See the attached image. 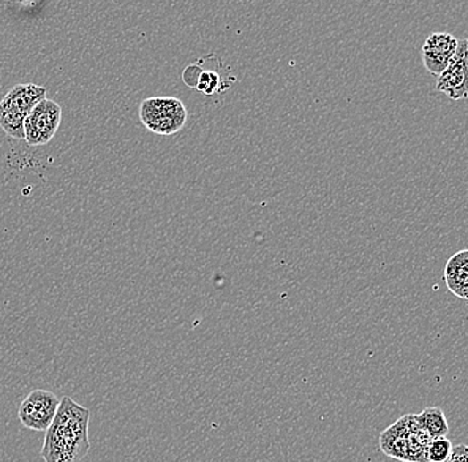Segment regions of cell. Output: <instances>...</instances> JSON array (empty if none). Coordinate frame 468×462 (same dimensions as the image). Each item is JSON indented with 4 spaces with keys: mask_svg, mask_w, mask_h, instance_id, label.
<instances>
[{
    "mask_svg": "<svg viewBox=\"0 0 468 462\" xmlns=\"http://www.w3.org/2000/svg\"><path fill=\"white\" fill-rule=\"evenodd\" d=\"M446 462H468L467 445H453V450H451L450 458H448V460Z\"/></svg>",
    "mask_w": 468,
    "mask_h": 462,
    "instance_id": "12",
    "label": "cell"
},
{
    "mask_svg": "<svg viewBox=\"0 0 468 462\" xmlns=\"http://www.w3.org/2000/svg\"><path fill=\"white\" fill-rule=\"evenodd\" d=\"M62 122V107L55 100L43 99L24 121V140L29 146H45L53 140Z\"/></svg>",
    "mask_w": 468,
    "mask_h": 462,
    "instance_id": "4",
    "label": "cell"
},
{
    "mask_svg": "<svg viewBox=\"0 0 468 462\" xmlns=\"http://www.w3.org/2000/svg\"><path fill=\"white\" fill-rule=\"evenodd\" d=\"M47 97V88L18 84L0 102V127L11 138L24 139V121L32 108Z\"/></svg>",
    "mask_w": 468,
    "mask_h": 462,
    "instance_id": "2",
    "label": "cell"
},
{
    "mask_svg": "<svg viewBox=\"0 0 468 462\" xmlns=\"http://www.w3.org/2000/svg\"><path fill=\"white\" fill-rule=\"evenodd\" d=\"M60 399L54 392L35 390L21 401L18 418L24 428L35 432H47L58 413Z\"/></svg>",
    "mask_w": 468,
    "mask_h": 462,
    "instance_id": "5",
    "label": "cell"
},
{
    "mask_svg": "<svg viewBox=\"0 0 468 462\" xmlns=\"http://www.w3.org/2000/svg\"><path fill=\"white\" fill-rule=\"evenodd\" d=\"M468 40H458L455 55L448 67L438 76L437 89L453 100L467 99Z\"/></svg>",
    "mask_w": 468,
    "mask_h": 462,
    "instance_id": "6",
    "label": "cell"
},
{
    "mask_svg": "<svg viewBox=\"0 0 468 462\" xmlns=\"http://www.w3.org/2000/svg\"><path fill=\"white\" fill-rule=\"evenodd\" d=\"M445 282L448 290L462 300L468 298V251L456 252L445 266Z\"/></svg>",
    "mask_w": 468,
    "mask_h": 462,
    "instance_id": "8",
    "label": "cell"
},
{
    "mask_svg": "<svg viewBox=\"0 0 468 462\" xmlns=\"http://www.w3.org/2000/svg\"><path fill=\"white\" fill-rule=\"evenodd\" d=\"M141 123L157 135H173L187 123L188 111L176 97H149L140 105Z\"/></svg>",
    "mask_w": 468,
    "mask_h": 462,
    "instance_id": "3",
    "label": "cell"
},
{
    "mask_svg": "<svg viewBox=\"0 0 468 462\" xmlns=\"http://www.w3.org/2000/svg\"><path fill=\"white\" fill-rule=\"evenodd\" d=\"M458 39L448 32H434L422 47L424 67L432 75L439 76L453 61Z\"/></svg>",
    "mask_w": 468,
    "mask_h": 462,
    "instance_id": "7",
    "label": "cell"
},
{
    "mask_svg": "<svg viewBox=\"0 0 468 462\" xmlns=\"http://www.w3.org/2000/svg\"><path fill=\"white\" fill-rule=\"evenodd\" d=\"M230 84H232V81L225 80L219 71L203 70V67H201L195 88L203 92L206 97H212V95L222 94V92L227 91L228 88H230Z\"/></svg>",
    "mask_w": 468,
    "mask_h": 462,
    "instance_id": "10",
    "label": "cell"
},
{
    "mask_svg": "<svg viewBox=\"0 0 468 462\" xmlns=\"http://www.w3.org/2000/svg\"><path fill=\"white\" fill-rule=\"evenodd\" d=\"M415 417L419 426L429 434L430 439L446 437L448 432H450L447 418H446L445 412L440 407H426L423 412L419 413Z\"/></svg>",
    "mask_w": 468,
    "mask_h": 462,
    "instance_id": "9",
    "label": "cell"
},
{
    "mask_svg": "<svg viewBox=\"0 0 468 462\" xmlns=\"http://www.w3.org/2000/svg\"><path fill=\"white\" fill-rule=\"evenodd\" d=\"M453 444L447 437L431 439L426 448L427 462H446L450 458Z\"/></svg>",
    "mask_w": 468,
    "mask_h": 462,
    "instance_id": "11",
    "label": "cell"
},
{
    "mask_svg": "<svg viewBox=\"0 0 468 462\" xmlns=\"http://www.w3.org/2000/svg\"><path fill=\"white\" fill-rule=\"evenodd\" d=\"M91 410L65 396L46 432L42 455L45 462H81L89 452L88 428Z\"/></svg>",
    "mask_w": 468,
    "mask_h": 462,
    "instance_id": "1",
    "label": "cell"
}]
</instances>
